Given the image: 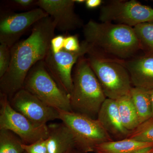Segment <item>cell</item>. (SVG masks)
Segmentation results:
<instances>
[{"label":"cell","instance_id":"obj_18","mask_svg":"<svg viewBox=\"0 0 153 153\" xmlns=\"http://www.w3.org/2000/svg\"><path fill=\"white\" fill-rule=\"evenodd\" d=\"M130 95L140 125L152 119V107L148 89L133 87Z\"/></svg>","mask_w":153,"mask_h":153},{"label":"cell","instance_id":"obj_12","mask_svg":"<svg viewBox=\"0 0 153 153\" xmlns=\"http://www.w3.org/2000/svg\"><path fill=\"white\" fill-rule=\"evenodd\" d=\"M75 0H38L37 6L51 17L56 29L72 31L83 27V21L74 11Z\"/></svg>","mask_w":153,"mask_h":153},{"label":"cell","instance_id":"obj_25","mask_svg":"<svg viewBox=\"0 0 153 153\" xmlns=\"http://www.w3.org/2000/svg\"><path fill=\"white\" fill-rule=\"evenodd\" d=\"M80 48V44L77 36L72 35L65 37L63 49L68 52H76L79 51Z\"/></svg>","mask_w":153,"mask_h":153},{"label":"cell","instance_id":"obj_14","mask_svg":"<svg viewBox=\"0 0 153 153\" xmlns=\"http://www.w3.org/2000/svg\"><path fill=\"white\" fill-rule=\"evenodd\" d=\"M97 120L112 139L127 138L131 133L123 123L116 100L106 98L99 111Z\"/></svg>","mask_w":153,"mask_h":153},{"label":"cell","instance_id":"obj_24","mask_svg":"<svg viewBox=\"0 0 153 153\" xmlns=\"http://www.w3.org/2000/svg\"><path fill=\"white\" fill-rule=\"evenodd\" d=\"M22 147L27 153H48L47 140L41 139L30 144H23Z\"/></svg>","mask_w":153,"mask_h":153},{"label":"cell","instance_id":"obj_16","mask_svg":"<svg viewBox=\"0 0 153 153\" xmlns=\"http://www.w3.org/2000/svg\"><path fill=\"white\" fill-rule=\"evenodd\" d=\"M153 143L140 142L131 139L113 140L96 147V153H135L144 148L153 146Z\"/></svg>","mask_w":153,"mask_h":153},{"label":"cell","instance_id":"obj_22","mask_svg":"<svg viewBox=\"0 0 153 153\" xmlns=\"http://www.w3.org/2000/svg\"><path fill=\"white\" fill-rule=\"evenodd\" d=\"M36 0H11L3 2V7L7 10L30 11L37 6Z\"/></svg>","mask_w":153,"mask_h":153},{"label":"cell","instance_id":"obj_1","mask_svg":"<svg viewBox=\"0 0 153 153\" xmlns=\"http://www.w3.org/2000/svg\"><path fill=\"white\" fill-rule=\"evenodd\" d=\"M56 25L48 16L33 26L27 38L11 48V61L7 71L0 78L1 93L10 100L24 87L27 75L35 64L44 60L51 48Z\"/></svg>","mask_w":153,"mask_h":153},{"label":"cell","instance_id":"obj_2","mask_svg":"<svg viewBox=\"0 0 153 153\" xmlns=\"http://www.w3.org/2000/svg\"><path fill=\"white\" fill-rule=\"evenodd\" d=\"M82 32L84 41L91 46L88 52L100 57L125 60L141 50L132 27L90 20L83 26Z\"/></svg>","mask_w":153,"mask_h":153},{"label":"cell","instance_id":"obj_29","mask_svg":"<svg viewBox=\"0 0 153 153\" xmlns=\"http://www.w3.org/2000/svg\"><path fill=\"white\" fill-rule=\"evenodd\" d=\"M135 153H153V146L144 148Z\"/></svg>","mask_w":153,"mask_h":153},{"label":"cell","instance_id":"obj_4","mask_svg":"<svg viewBox=\"0 0 153 153\" xmlns=\"http://www.w3.org/2000/svg\"><path fill=\"white\" fill-rule=\"evenodd\" d=\"M87 58L107 98L117 100L130 93L132 85L122 60L100 57L88 52Z\"/></svg>","mask_w":153,"mask_h":153},{"label":"cell","instance_id":"obj_27","mask_svg":"<svg viewBox=\"0 0 153 153\" xmlns=\"http://www.w3.org/2000/svg\"><path fill=\"white\" fill-rule=\"evenodd\" d=\"M102 3L101 0H86L85 3L88 9H93L101 6Z\"/></svg>","mask_w":153,"mask_h":153},{"label":"cell","instance_id":"obj_15","mask_svg":"<svg viewBox=\"0 0 153 153\" xmlns=\"http://www.w3.org/2000/svg\"><path fill=\"white\" fill-rule=\"evenodd\" d=\"M47 126L48 153H65L70 149L76 148L74 135L66 125L62 122Z\"/></svg>","mask_w":153,"mask_h":153},{"label":"cell","instance_id":"obj_5","mask_svg":"<svg viewBox=\"0 0 153 153\" xmlns=\"http://www.w3.org/2000/svg\"><path fill=\"white\" fill-rule=\"evenodd\" d=\"M23 88L49 106L59 110L72 111L70 97L52 78L44 60L38 62L30 69Z\"/></svg>","mask_w":153,"mask_h":153},{"label":"cell","instance_id":"obj_6","mask_svg":"<svg viewBox=\"0 0 153 153\" xmlns=\"http://www.w3.org/2000/svg\"><path fill=\"white\" fill-rule=\"evenodd\" d=\"M57 110L59 119L72 132L76 148L82 152H94L98 145L114 140L97 120L73 111Z\"/></svg>","mask_w":153,"mask_h":153},{"label":"cell","instance_id":"obj_17","mask_svg":"<svg viewBox=\"0 0 153 153\" xmlns=\"http://www.w3.org/2000/svg\"><path fill=\"white\" fill-rule=\"evenodd\" d=\"M116 101L124 126L128 130L134 131L140 125V124L130 93L122 97L117 100Z\"/></svg>","mask_w":153,"mask_h":153},{"label":"cell","instance_id":"obj_7","mask_svg":"<svg viewBox=\"0 0 153 153\" xmlns=\"http://www.w3.org/2000/svg\"><path fill=\"white\" fill-rule=\"evenodd\" d=\"M0 129L8 130L18 136L25 144L48 137V126H38L12 107L5 94H0Z\"/></svg>","mask_w":153,"mask_h":153},{"label":"cell","instance_id":"obj_20","mask_svg":"<svg viewBox=\"0 0 153 153\" xmlns=\"http://www.w3.org/2000/svg\"><path fill=\"white\" fill-rule=\"evenodd\" d=\"M133 28L141 51L153 52V21L140 24Z\"/></svg>","mask_w":153,"mask_h":153},{"label":"cell","instance_id":"obj_23","mask_svg":"<svg viewBox=\"0 0 153 153\" xmlns=\"http://www.w3.org/2000/svg\"><path fill=\"white\" fill-rule=\"evenodd\" d=\"M11 51L10 47L4 44L0 45V78L7 71L10 65Z\"/></svg>","mask_w":153,"mask_h":153},{"label":"cell","instance_id":"obj_28","mask_svg":"<svg viewBox=\"0 0 153 153\" xmlns=\"http://www.w3.org/2000/svg\"><path fill=\"white\" fill-rule=\"evenodd\" d=\"M152 107V119H153V88L148 89Z\"/></svg>","mask_w":153,"mask_h":153},{"label":"cell","instance_id":"obj_11","mask_svg":"<svg viewBox=\"0 0 153 153\" xmlns=\"http://www.w3.org/2000/svg\"><path fill=\"white\" fill-rule=\"evenodd\" d=\"M10 101L15 110L36 126L46 125L48 122L59 119L57 109L45 104L24 88L15 94Z\"/></svg>","mask_w":153,"mask_h":153},{"label":"cell","instance_id":"obj_10","mask_svg":"<svg viewBox=\"0 0 153 153\" xmlns=\"http://www.w3.org/2000/svg\"><path fill=\"white\" fill-rule=\"evenodd\" d=\"M49 16L40 8L23 13L10 10L1 12L0 43L12 47L16 44L29 28L41 19Z\"/></svg>","mask_w":153,"mask_h":153},{"label":"cell","instance_id":"obj_30","mask_svg":"<svg viewBox=\"0 0 153 153\" xmlns=\"http://www.w3.org/2000/svg\"><path fill=\"white\" fill-rule=\"evenodd\" d=\"M65 153H83L80 152L79 150L77 149L76 148H73V149H70L67 151Z\"/></svg>","mask_w":153,"mask_h":153},{"label":"cell","instance_id":"obj_9","mask_svg":"<svg viewBox=\"0 0 153 153\" xmlns=\"http://www.w3.org/2000/svg\"><path fill=\"white\" fill-rule=\"evenodd\" d=\"M91 46L86 41L80 43V48L76 52L63 49L54 54L50 49L44 60L46 68L58 86L69 97L73 87L72 70L80 57L88 54Z\"/></svg>","mask_w":153,"mask_h":153},{"label":"cell","instance_id":"obj_19","mask_svg":"<svg viewBox=\"0 0 153 153\" xmlns=\"http://www.w3.org/2000/svg\"><path fill=\"white\" fill-rule=\"evenodd\" d=\"M22 140L13 132L0 129V153H24Z\"/></svg>","mask_w":153,"mask_h":153},{"label":"cell","instance_id":"obj_3","mask_svg":"<svg viewBox=\"0 0 153 153\" xmlns=\"http://www.w3.org/2000/svg\"><path fill=\"white\" fill-rule=\"evenodd\" d=\"M73 83L70 96L72 111L96 119L99 111L107 98L84 56L79 58L75 64Z\"/></svg>","mask_w":153,"mask_h":153},{"label":"cell","instance_id":"obj_21","mask_svg":"<svg viewBox=\"0 0 153 153\" xmlns=\"http://www.w3.org/2000/svg\"><path fill=\"white\" fill-rule=\"evenodd\" d=\"M128 138L140 142L153 143V119L141 124Z\"/></svg>","mask_w":153,"mask_h":153},{"label":"cell","instance_id":"obj_32","mask_svg":"<svg viewBox=\"0 0 153 153\" xmlns=\"http://www.w3.org/2000/svg\"><path fill=\"white\" fill-rule=\"evenodd\" d=\"M24 153H26V152H25H25H24Z\"/></svg>","mask_w":153,"mask_h":153},{"label":"cell","instance_id":"obj_13","mask_svg":"<svg viewBox=\"0 0 153 153\" xmlns=\"http://www.w3.org/2000/svg\"><path fill=\"white\" fill-rule=\"evenodd\" d=\"M122 62L128 71L133 87L153 88V52H143Z\"/></svg>","mask_w":153,"mask_h":153},{"label":"cell","instance_id":"obj_26","mask_svg":"<svg viewBox=\"0 0 153 153\" xmlns=\"http://www.w3.org/2000/svg\"><path fill=\"white\" fill-rule=\"evenodd\" d=\"M65 37L62 35L55 36L51 41V50L54 54H57L62 51L64 48V39Z\"/></svg>","mask_w":153,"mask_h":153},{"label":"cell","instance_id":"obj_31","mask_svg":"<svg viewBox=\"0 0 153 153\" xmlns=\"http://www.w3.org/2000/svg\"><path fill=\"white\" fill-rule=\"evenodd\" d=\"M75 2L82 4V3H85V0H75Z\"/></svg>","mask_w":153,"mask_h":153},{"label":"cell","instance_id":"obj_8","mask_svg":"<svg viewBox=\"0 0 153 153\" xmlns=\"http://www.w3.org/2000/svg\"><path fill=\"white\" fill-rule=\"evenodd\" d=\"M99 20L134 27L153 21V8L135 0H113L102 6Z\"/></svg>","mask_w":153,"mask_h":153}]
</instances>
